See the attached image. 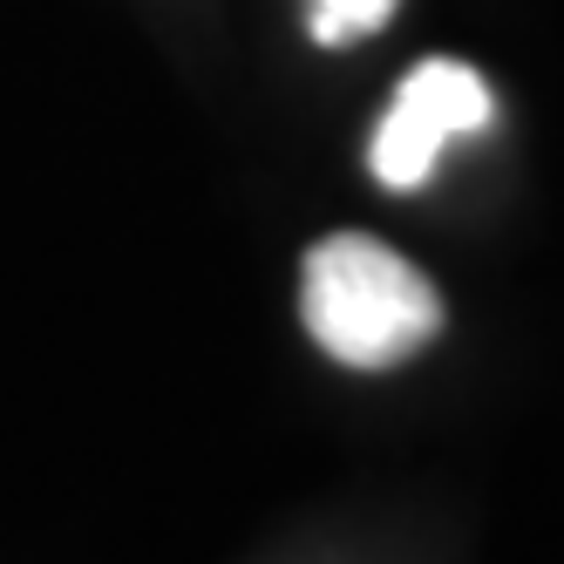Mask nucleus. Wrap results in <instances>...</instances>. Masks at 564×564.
Returning <instances> with one entry per match:
<instances>
[{
	"mask_svg": "<svg viewBox=\"0 0 564 564\" xmlns=\"http://www.w3.org/2000/svg\"><path fill=\"white\" fill-rule=\"evenodd\" d=\"M300 319L340 368H394L442 334V293L375 231H327L300 265Z\"/></svg>",
	"mask_w": 564,
	"mask_h": 564,
	"instance_id": "1",
	"label": "nucleus"
},
{
	"mask_svg": "<svg viewBox=\"0 0 564 564\" xmlns=\"http://www.w3.org/2000/svg\"><path fill=\"white\" fill-rule=\"evenodd\" d=\"M490 116H497V96L469 62H456V55L415 62L401 75V89H394L388 116L375 123V143H368V164H375L381 191H422L442 143L482 130Z\"/></svg>",
	"mask_w": 564,
	"mask_h": 564,
	"instance_id": "2",
	"label": "nucleus"
},
{
	"mask_svg": "<svg viewBox=\"0 0 564 564\" xmlns=\"http://www.w3.org/2000/svg\"><path fill=\"white\" fill-rule=\"evenodd\" d=\"M401 0H306V34L319 48H354L394 21Z\"/></svg>",
	"mask_w": 564,
	"mask_h": 564,
	"instance_id": "3",
	"label": "nucleus"
}]
</instances>
